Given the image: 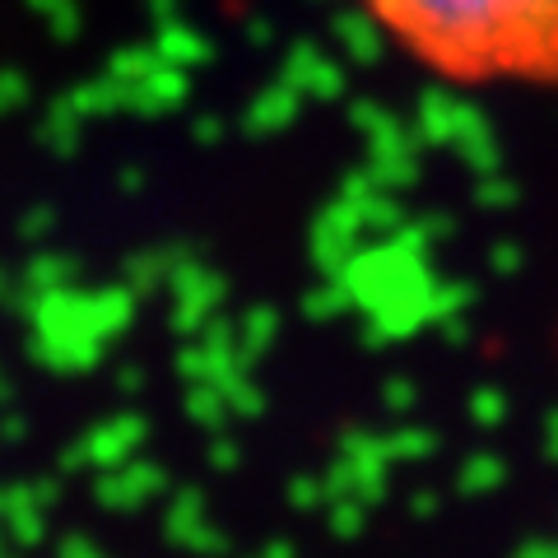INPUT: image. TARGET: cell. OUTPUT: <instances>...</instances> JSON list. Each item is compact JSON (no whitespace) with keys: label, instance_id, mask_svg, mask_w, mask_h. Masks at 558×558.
<instances>
[{"label":"cell","instance_id":"cell-1","mask_svg":"<svg viewBox=\"0 0 558 558\" xmlns=\"http://www.w3.org/2000/svg\"><path fill=\"white\" fill-rule=\"evenodd\" d=\"M414 65L451 84H558V0H363Z\"/></svg>","mask_w":558,"mask_h":558}]
</instances>
